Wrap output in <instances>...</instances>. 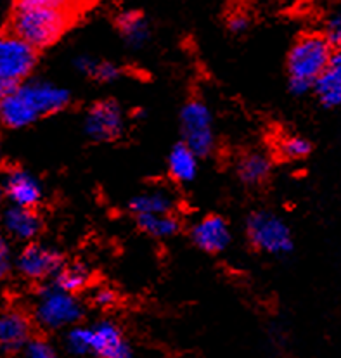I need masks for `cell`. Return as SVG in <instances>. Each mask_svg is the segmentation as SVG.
<instances>
[{"mask_svg": "<svg viewBox=\"0 0 341 358\" xmlns=\"http://www.w3.org/2000/svg\"><path fill=\"white\" fill-rule=\"evenodd\" d=\"M73 7L57 0H21L14 6L13 33L33 49H43L66 31Z\"/></svg>", "mask_w": 341, "mask_h": 358, "instance_id": "1", "label": "cell"}, {"mask_svg": "<svg viewBox=\"0 0 341 358\" xmlns=\"http://www.w3.org/2000/svg\"><path fill=\"white\" fill-rule=\"evenodd\" d=\"M69 92L49 82H25L0 101V120L11 129H23L39 118L68 106Z\"/></svg>", "mask_w": 341, "mask_h": 358, "instance_id": "2", "label": "cell"}, {"mask_svg": "<svg viewBox=\"0 0 341 358\" xmlns=\"http://www.w3.org/2000/svg\"><path fill=\"white\" fill-rule=\"evenodd\" d=\"M333 54V47L324 35H305L296 40L288 54L289 89L295 96L309 92L331 63Z\"/></svg>", "mask_w": 341, "mask_h": 358, "instance_id": "3", "label": "cell"}, {"mask_svg": "<svg viewBox=\"0 0 341 358\" xmlns=\"http://www.w3.org/2000/svg\"><path fill=\"white\" fill-rule=\"evenodd\" d=\"M36 64V50L14 33L0 35V101L23 85Z\"/></svg>", "mask_w": 341, "mask_h": 358, "instance_id": "4", "label": "cell"}, {"mask_svg": "<svg viewBox=\"0 0 341 358\" xmlns=\"http://www.w3.org/2000/svg\"><path fill=\"white\" fill-rule=\"evenodd\" d=\"M246 232L253 246L270 255H284L293 250L291 230L279 217L256 211L246 222Z\"/></svg>", "mask_w": 341, "mask_h": 358, "instance_id": "5", "label": "cell"}, {"mask_svg": "<svg viewBox=\"0 0 341 358\" xmlns=\"http://www.w3.org/2000/svg\"><path fill=\"white\" fill-rule=\"evenodd\" d=\"M83 308L73 294L57 289L56 286L42 291L35 306L36 322L46 329H61L78 322Z\"/></svg>", "mask_w": 341, "mask_h": 358, "instance_id": "6", "label": "cell"}, {"mask_svg": "<svg viewBox=\"0 0 341 358\" xmlns=\"http://www.w3.org/2000/svg\"><path fill=\"white\" fill-rule=\"evenodd\" d=\"M181 129L187 148L196 156L210 155L215 145L214 129H211V113L203 102H187L181 113Z\"/></svg>", "mask_w": 341, "mask_h": 358, "instance_id": "7", "label": "cell"}, {"mask_svg": "<svg viewBox=\"0 0 341 358\" xmlns=\"http://www.w3.org/2000/svg\"><path fill=\"white\" fill-rule=\"evenodd\" d=\"M85 131L92 141H115L123 131V115L116 102L102 101L92 106L85 118Z\"/></svg>", "mask_w": 341, "mask_h": 358, "instance_id": "8", "label": "cell"}, {"mask_svg": "<svg viewBox=\"0 0 341 358\" xmlns=\"http://www.w3.org/2000/svg\"><path fill=\"white\" fill-rule=\"evenodd\" d=\"M89 353L99 358H132V350L120 329L111 322L89 327Z\"/></svg>", "mask_w": 341, "mask_h": 358, "instance_id": "9", "label": "cell"}, {"mask_svg": "<svg viewBox=\"0 0 341 358\" xmlns=\"http://www.w3.org/2000/svg\"><path fill=\"white\" fill-rule=\"evenodd\" d=\"M18 270L28 279H46L61 270V257L57 251L30 244L18 258Z\"/></svg>", "mask_w": 341, "mask_h": 358, "instance_id": "10", "label": "cell"}, {"mask_svg": "<svg viewBox=\"0 0 341 358\" xmlns=\"http://www.w3.org/2000/svg\"><path fill=\"white\" fill-rule=\"evenodd\" d=\"M194 244L207 253H220L230 243V230L227 222L218 215L203 218L190 230Z\"/></svg>", "mask_w": 341, "mask_h": 358, "instance_id": "11", "label": "cell"}, {"mask_svg": "<svg viewBox=\"0 0 341 358\" xmlns=\"http://www.w3.org/2000/svg\"><path fill=\"white\" fill-rule=\"evenodd\" d=\"M6 194L14 206L33 210V206L40 203L43 192L42 185L33 175L23 170H14L7 175Z\"/></svg>", "mask_w": 341, "mask_h": 358, "instance_id": "12", "label": "cell"}, {"mask_svg": "<svg viewBox=\"0 0 341 358\" xmlns=\"http://www.w3.org/2000/svg\"><path fill=\"white\" fill-rule=\"evenodd\" d=\"M32 324L21 312H7L0 315V350L13 353L30 341Z\"/></svg>", "mask_w": 341, "mask_h": 358, "instance_id": "13", "label": "cell"}, {"mask_svg": "<svg viewBox=\"0 0 341 358\" xmlns=\"http://www.w3.org/2000/svg\"><path fill=\"white\" fill-rule=\"evenodd\" d=\"M312 89L326 108H336L341 102V57L333 54L326 71L314 82Z\"/></svg>", "mask_w": 341, "mask_h": 358, "instance_id": "14", "label": "cell"}, {"mask_svg": "<svg viewBox=\"0 0 341 358\" xmlns=\"http://www.w3.org/2000/svg\"><path fill=\"white\" fill-rule=\"evenodd\" d=\"M4 227L7 232L16 239H33L36 234L42 229V222H40L39 215L33 210L20 206H11L4 213Z\"/></svg>", "mask_w": 341, "mask_h": 358, "instance_id": "15", "label": "cell"}, {"mask_svg": "<svg viewBox=\"0 0 341 358\" xmlns=\"http://www.w3.org/2000/svg\"><path fill=\"white\" fill-rule=\"evenodd\" d=\"M168 168H170V173L175 180L190 182L196 177L197 156L186 144H177L170 152Z\"/></svg>", "mask_w": 341, "mask_h": 358, "instance_id": "16", "label": "cell"}, {"mask_svg": "<svg viewBox=\"0 0 341 358\" xmlns=\"http://www.w3.org/2000/svg\"><path fill=\"white\" fill-rule=\"evenodd\" d=\"M118 28L125 40L134 47L144 45L149 36L148 21H146L144 14L137 13V10H127V13L120 14Z\"/></svg>", "mask_w": 341, "mask_h": 358, "instance_id": "17", "label": "cell"}, {"mask_svg": "<svg viewBox=\"0 0 341 358\" xmlns=\"http://www.w3.org/2000/svg\"><path fill=\"white\" fill-rule=\"evenodd\" d=\"M237 173H239V178L246 185L262 184L270 173L269 158L260 155V152H249V155L241 158L239 164H237Z\"/></svg>", "mask_w": 341, "mask_h": 358, "instance_id": "18", "label": "cell"}, {"mask_svg": "<svg viewBox=\"0 0 341 358\" xmlns=\"http://www.w3.org/2000/svg\"><path fill=\"white\" fill-rule=\"evenodd\" d=\"M170 208L172 199L161 191L135 196L130 203V210L137 217H142V215H168Z\"/></svg>", "mask_w": 341, "mask_h": 358, "instance_id": "19", "label": "cell"}, {"mask_svg": "<svg viewBox=\"0 0 341 358\" xmlns=\"http://www.w3.org/2000/svg\"><path fill=\"white\" fill-rule=\"evenodd\" d=\"M137 224L146 234L158 239H167L181 230L177 218L170 215H142V217H137Z\"/></svg>", "mask_w": 341, "mask_h": 358, "instance_id": "20", "label": "cell"}, {"mask_svg": "<svg viewBox=\"0 0 341 358\" xmlns=\"http://www.w3.org/2000/svg\"><path fill=\"white\" fill-rule=\"evenodd\" d=\"M90 273L83 265H69L61 268L56 275V284L54 286L57 289L64 291L68 294H75L82 291L83 287L89 284Z\"/></svg>", "mask_w": 341, "mask_h": 358, "instance_id": "21", "label": "cell"}, {"mask_svg": "<svg viewBox=\"0 0 341 358\" xmlns=\"http://www.w3.org/2000/svg\"><path fill=\"white\" fill-rule=\"evenodd\" d=\"M76 68L97 82H113L120 76V68L106 61H95L92 57H78Z\"/></svg>", "mask_w": 341, "mask_h": 358, "instance_id": "22", "label": "cell"}, {"mask_svg": "<svg viewBox=\"0 0 341 358\" xmlns=\"http://www.w3.org/2000/svg\"><path fill=\"white\" fill-rule=\"evenodd\" d=\"M312 152V144L302 137H289L282 141L281 155L288 159H302Z\"/></svg>", "mask_w": 341, "mask_h": 358, "instance_id": "23", "label": "cell"}, {"mask_svg": "<svg viewBox=\"0 0 341 358\" xmlns=\"http://www.w3.org/2000/svg\"><path fill=\"white\" fill-rule=\"evenodd\" d=\"M66 346L73 355H87L89 353V327H75L66 338Z\"/></svg>", "mask_w": 341, "mask_h": 358, "instance_id": "24", "label": "cell"}, {"mask_svg": "<svg viewBox=\"0 0 341 358\" xmlns=\"http://www.w3.org/2000/svg\"><path fill=\"white\" fill-rule=\"evenodd\" d=\"M25 352H27V358H56V352L50 346V343L40 338L30 339L25 345Z\"/></svg>", "mask_w": 341, "mask_h": 358, "instance_id": "25", "label": "cell"}, {"mask_svg": "<svg viewBox=\"0 0 341 358\" xmlns=\"http://www.w3.org/2000/svg\"><path fill=\"white\" fill-rule=\"evenodd\" d=\"M326 40L329 42V45H338L341 40V20L340 16H333L328 21V28H326Z\"/></svg>", "mask_w": 341, "mask_h": 358, "instance_id": "26", "label": "cell"}, {"mask_svg": "<svg viewBox=\"0 0 341 358\" xmlns=\"http://www.w3.org/2000/svg\"><path fill=\"white\" fill-rule=\"evenodd\" d=\"M11 250H9V244L7 241L4 239V236L0 234V279L6 277L11 270Z\"/></svg>", "mask_w": 341, "mask_h": 358, "instance_id": "27", "label": "cell"}, {"mask_svg": "<svg viewBox=\"0 0 341 358\" xmlns=\"http://www.w3.org/2000/svg\"><path fill=\"white\" fill-rule=\"evenodd\" d=\"M248 27H249V20L241 13L232 14V16L229 17V21H227V28H229L232 33H237V35L246 31Z\"/></svg>", "mask_w": 341, "mask_h": 358, "instance_id": "28", "label": "cell"}, {"mask_svg": "<svg viewBox=\"0 0 341 358\" xmlns=\"http://www.w3.org/2000/svg\"><path fill=\"white\" fill-rule=\"evenodd\" d=\"M94 301H95V305H99V306H102V308H106V306L115 305L116 294L113 293L111 289H99L97 293H95V296H94Z\"/></svg>", "mask_w": 341, "mask_h": 358, "instance_id": "29", "label": "cell"}, {"mask_svg": "<svg viewBox=\"0 0 341 358\" xmlns=\"http://www.w3.org/2000/svg\"><path fill=\"white\" fill-rule=\"evenodd\" d=\"M0 199H2V189H0Z\"/></svg>", "mask_w": 341, "mask_h": 358, "instance_id": "30", "label": "cell"}]
</instances>
